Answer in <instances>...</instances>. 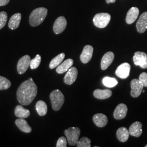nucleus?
Masks as SVG:
<instances>
[{
	"label": "nucleus",
	"instance_id": "obj_14",
	"mask_svg": "<svg viewBox=\"0 0 147 147\" xmlns=\"http://www.w3.org/2000/svg\"><path fill=\"white\" fill-rule=\"evenodd\" d=\"M127 112V106L124 104H120L117 106L116 109L113 112L114 118L117 120L122 119L126 117Z\"/></svg>",
	"mask_w": 147,
	"mask_h": 147
},
{
	"label": "nucleus",
	"instance_id": "obj_23",
	"mask_svg": "<svg viewBox=\"0 0 147 147\" xmlns=\"http://www.w3.org/2000/svg\"><path fill=\"white\" fill-rule=\"evenodd\" d=\"M129 132L125 127L119 128L116 133L117 139L121 142H125L127 141L129 137Z\"/></svg>",
	"mask_w": 147,
	"mask_h": 147
},
{
	"label": "nucleus",
	"instance_id": "obj_2",
	"mask_svg": "<svg viewBox=\"0 0 147 147\" xmlns=\"http://www.w3.org/2000/svg\"><path fill=\"white\" fill-rule=\"evenodd\" d=\"M47 9L40 7L32 11L29 18V23L32 27L39 26L44 21L47 15Z\"/></svg>",
	"mask_w": 147,
	"mask_h": 147
},
{
	"label": "nucleus",
	"instance_id": "obj_24",
	"mask_svg": "<svg viewBox=\"0 0 147 147\" xmlns=\"http://www.w3.org/2000/svg\"><path fill=\"white\" fill-rule=\"evenodd\" d=\"M14 113L16 116L20 118H26L30 115V111L24 108L21 105H17L16 106Z\"/></svg>",
	"mask_w": 147,
	"mask_h": 147
},
{
	"label": "nucleus",
	"instance_id": "obj_25",
	"mask_svg": "<svg viewBox=\"0 0 147 147\" xmlns=\"http://www.w3.org/2000/svg\"><path fill=\"white\" fill-rule=\"evenodd\" d=\"M36 109L37 113L39 116H44L47 115V104L42 100H39L36 105Z\"/></svg>",
	"mask_w": 147,
	"mask_h": 147
},
{
	"label": "nucleus",
	"instance_id": "obj_10",
	"mask_svg": "<svg viewBox=\"0 0 147 147\" xmlns=\"http://www.w3.org/2000/svg\"><path fill=\"white\" fill-rule=\"evenodd\" d=\"M130 69L131 66L129 63H123L116 69V75L121 79H126L129 76Z\"/></svg>",
	"mask_w": 147,
	"mask_h": 147
},
{
	"label": "nucleus",
	"instance_id": "obj_35",
	"mask_svg": "<svg viewBox=\"0 0 147 147\" xmlns=\"http://www.w3.org/2000/svg\"><path fill=\"white\" fill-rule=\"evenodd\" d=\"M116 0H106V2L107 3L110 4V3H113L116 2Z\"/></svg>",
	"mask_w": 147,
	"mask_h": 147
},
{
	"label": "nucleus",
	"instance_id": "obj_1",
	"mask_svg": "<svg viewBox=\"0 0 147 147\" xmlns=\"http://www.w3.org/2000/svg\"><path fill=\"white\" fill-rule=\"evenodd\" d=\"M38 88L33 79L30 78L22 82L16 92L17 100L21 105H30L34 100Z\"/></svg>",
	"mask_w": 147,
	"mask_h": 147
},
{
	"label": "nucleus",
	"instance_id": "obj_19",
	"mask_svg": "<svg viewBox=\"0 0 147 147\" xmlns=\"http://www.w3.org/2000/svg\"><path fill=\"white\" fill-rule=\"evenodd\" d=\"M73 64V59L71 58L68 59L64 61L63 63H61L57 67L56 71L57 73L59 74L64 73L72 67Z\"/></svg>",
	"mask_w": 147,
	"mask_h": 147
},
{
	"label": "nucleus",
	"instance_id": "obj_9",
	"mask_svg": "<svg viewBox=\"0 0 147 147\" xmlns=\"http://www.w3.org/2000/svg\"><path fill=\"white\" fill-rule=\"evenodd\" d=\"M67 25V21L64 16H59L55 20L53 26V30L55 34L62 33Z\"/></svg>",
	"mask_w": 147,
	"mask_h": 147
},
{
	"label": "nucleus",
	"instance_id": "obj_4",
	"mask_svg": "<svg viewBox=\"0 0 147 147\" xmlns=\"http://www.w3.org/2000/svg\"><path fill=\"white\" fill-rule=\"evenodd\" d=\"M80 132L81 130L78 127H70L64 130V134L70 146H74L77 144L79 141Z\"/></svg>",
	"mask_w": 147,
	"mask_h": 147
},
{
	"label": "nucleus",
	"instance_id": "obj_33",
	"mask_svg": "<svg viewBox=\"0 0 147 147\" xmlns=\"http://www.w3.org/2000/svg\"><path fill=\"white\" fill-rule=\"evenodd\" d=\"M139 80L142 82L144 87H147V73L143 72L139 76Z\"/></svg>",
	"mask_w": 147,
	"mask_h": 147
},
{
	"label": "nucleus",
	"instance_id": "obj_36",
	"mask_svg": "<svg viewBox=\"0 0 147 147\" xmlns=\"http://www.w3.org/2000/svg\"><path fill=\"white\" fill-rule=\"evenodd\" d=\"M145 147H147V144H146V146H145Z\"/></svg>",
	"mask_w": 147,
	"mask_h": 147
},
{
	"label": "nucleus",
	"instance_id": "obj_32",
	"mask_svg": "<svg viewBox=\"0 0 147 147\" xmlns=\"http://www.w3.org/2000/svg\"><path fill=\"white\" fill-rule=\"evenodd\" d=\"M67 144V141L64 137H61L58 141L56 144L57 147H66Z\"/></svg>",
	"mask_w": 147,
	"mask_h": 147
},
{
	"label": "nucleus",
	"instance_id": "obj_15",
	"mask_svg": "<svg viewBox=\"0 0 147 147\" xmlns=\"http://www.w3.org/2000/svg\"><path fill=\"white\" fill-rule=\"evenodd\" d=\"M115 58V55L112 52H107L106 53L101 61V68L102 70H105L113 62Z\"/></svg>",
	"mask_w": 147,
	"mask_h": 147
},
{
	"label": "nucleus",
	"instance_id": "obj_17",
	"mask_svg": "<svg viewBox=\"0 0 147 147\" xmlns=\"http://www.w3.org/2000/svg\"><path fill=\"white\" fill-rule=\"evenodd\" d=\"M129 132L132 136L138 137L142 135V124L141 122L135 121L130 126Z\"/></svg>",
	"mask_w": 147,
	"mask_h": 147
},
{
	"label": "nucleus",
	"instance_id": "obj_16",
	"mask_svg": "<svg viewBox=\"0 0 147 147\" xmlns=\"http://www.w3.org/2000/svg\"><path fill=\"white\" fill-rule=\"evenodd\" d=\"M140 13V11L137 7H132L127 13L126 22L127 24H133L136 20Z\"/></svg>",
	"mask_w": 147,
	"mask_h": 147
},
{
	"label": "nucleus",
	"instance_id": "obj_13",
	"mask_svg": "<svg viewBox=\"0 0 147 147\" xmlns=\"http://www.w3.org/2000/svg\"><path fill=\"white\" fill-rule=\"evenodd\" d=\"M93 53V47L89 45H86L80 55L81 61L84 64L89 62L92 58Z\"/></svg>",
	"mask_w": 147,
	"mask_h": 147
},
{
	"label": "nucleus",
	"instance_id": "obj_12",
	"mask_svg": "<svg viewBox=\"0 0 147 147\" xmlns=\"http://www.w3.org/2000/svg\"><path fill=\"white\" fill-rule=\"evenodd\" d=\"M137 31L140 33H143L147 30V12L143 13L137 22Z\"/></svg>",
	"mask_w": 147,
	"mask_h": 147
},
{
	"label": "nucleus",
	"instance_id": "obj_8",
	"mask_svg": "<svg viewBox=\"0 0 147 147\" xmlns=\"http://www.w3.org/2000/svg\"><path fill=\"white\" fill-rule=\"evenodd\" d=\"M31 57L29 55H25L22 57L18 61L17 64V71L19 74H23L26 71L30 66Z\"/></svg>",
	"mask_w": 147,
	"mask_h": 147
},
{
	"label": "nucleus",
	"instance_id": "obj_5",
	"mask_svg": "<svg viewBox=\"0 0 147 147\" xmlns=\"http://www.w3.org/2000/svg\"><path fill=\"white\" fill-rule=\"evenodd\" d=\"M111 20V16L107 13L96 14L93 18V23L96 27L103 28L108 25Z\"/></svg>",
	"mask_w": 147,
	"mask_h": 147
},
{
	"label": "nucleus",
	"instance_id": "obj_26",
	"mask_svg": "<svg viewBox=\"0 0 147 147\" xmlns=\"http://www.w3.org/2000/svg\"><path fill=\"white\" fill-rule=\"evenodd\" d=\"M65 58V53H61L59 54L56 57L53 58L49 64V68L51 69L57 67L58 65L62 63L64 58Z\"/></svg>",
	"mask_w": 147,
	"mask_h": 147
},
{
	"label": "nucleus",
	"instance_id": "obj_22",
	"mask_svg": "<svg viewBox=\"0 0 147 147\" xmlns=\"http://www.w3.org/2000/svg\"><path fill=\"white\" fill-rule=\"evenodd\" d=\"M16 124L21 131L26 133H30L32 131L31 126L28 125L27 121L24 118L18 119L16 121Z\"/></svg>",
	"mask_w": 147,
	"mask_h": 147
},
{
	"label": "nucleus",
	"instance_id": "obj_27",
	"mask_svg": "<svg viewBox=\"0 0 147 147\" xmlns=\"http://www.w3.org/2000/svg\"><path fill=\"white\" fill-rule=\"evenodd\" d=\"M102 84L108 88H112L118 84V81L115 78L106 76L102 80Z\"/></svg>",
	"mask_w": 147,
	"mask_h": 147
},
{
	"label": "nucleus",
	"instance_id": "obj_11",
	"mask_svg": "<svg viewBox=\"0 0 147 147\" xmlns=\"http://www.w3.org/2000/svg\"><path fill=\"white\" fill-rule=\"evenodd\" d=\"M78 75V71L75 67H72L67 71L64 78V82L65 84L71 85L76 81Z\"/></svg>",
	"mask_w": 147,
	"mask_h": 147
},
{
	"label": "nucleus",
	"instance_id": "obj_7",
	"mask_svg": "<svg viewBox=\"0 0 147 147\" xmlns=\"http://www.w3.org/2000/svg\"><path fill=\"white\" fill-rule=\"evenodd\" d=\"M131 92L130 94L133 98L138 97L142 93L144 86L139 79H133L130 83Z\"/></svg>",
	"mask_w": 147,
	"mask_h": 147
},
{
	"label": "nucleus",
	"instance_id": "obj_18",
	"mask_svg": "<svg viewBox=\"0 0 147 147\" xmlns=\"http://www.w3.org/2000/svg\"><path fill=\"white\" fill-rule=\"evenodd\" d=\"M93 121L95 124L99 127H104L108 123L107 116L102 113L95 114L93 117Z\"/></svg>",
	"mask_w": 147,
	"mask_h": 147
},
{
	"label": "nucleus",
	"instance_id": "obj_20",
	"mask_svg": "<svg viewBox=\"0 0 147 147\" xmlns=\"http://www.w3.org/2000/svg\"><path fill=\"white\" fill-rule=\"evenodd\" d=\"M21 20V14L19 13H17L11 16V19L8 22L9 28L12 30H16L18 28L19 25Z\"/></svg>",
	"mask_w": 147,
	"mask_h": 147
},
{
	"label": "nucleus",
	"instance_id": "obj_30",
	"mask_svg": "<svg viewBox=\"0 0 147 147\" xmlns=\"http://www.w3.org/2000/svg\"><path fill=\"white\" fill-rule=\"evenodd\" d=\"M41 62V56L39 55H37L35 58L31 60L30 68L31 69H35L37 68Z\"/></svg>",
	"mask_w": 147,
	"mask_h": 147
},
{
	"label": "nucleus",
	"instance_id": "obj_21",
	"mask_svg": "<svg viewBox=\"0 0 147 147\" xmlns=\"http://www.w3.org/2000/svg\"><path fill=\"white\" fill-rule=\"evenodd\" d=\"M112 94V91L110 89H97L95 90L93 93V95L96 99L103 100L109 98Z\"/></svg>",
	"mask_w": 147,
	"mask_h": 147
},
{
	"label": "nucleus",
	"instance_id": "obj_3",
	"mask_svg": "<svg viewBox=\"0 0 147 147\" xmlns=\"http://www.w3.org/2000/svg\"><path fill=\"white\" fill-rule=\"evenodd\" d=\"M50 99L53 110L56 111L62 108L65 100L63 93L58 89L53 90L50 94Z\"/></svg>",
	"mask_w": 147,
	"mask_h": 147
},
{
	"label": "nucleus",
	"instance_id": "obj_34",
	"mask_svg": "<svg viewBox=\"0 0 147 147\" xmlns=\"http://www.w3.org/2000/svg\"><path fill=\"white\" fill-rule=\"evenodd\" d=\"M10 0H0V6H4L9 2Z\"/></svg>",
	"mask_w": 147,
	"mask_h": 147
},
{
	"label": "nucleus",
	"instance_id": "obj_29",
	"mask_svg": "<svg viewBox=\"0 0 147 147\" xmlns=\"http://www.w3.org/2000/svg\"><path fill=\"white\" fill-rule=\"evenodd\" d=\"M11 86V81L9 80L0 76V90L8 89Z\"/></svg>",
	"mask_w": 147,
	"mask_h": 147
},
{
	"label": "nucleus",
	"instance_id": "obj_28",
	"mask_svg": "<svg viewBox=\"0 0 147 147\" xmlns=\"http://www.w3.org/2000/svg\"><path fill=\"white\" fill-rule=\"evenodd\" d=\"M91 141L89 138L87 137H83L81 138L77 143L76 147H90Z\"/></svg>",
	"mask_w": 147,
	"mask_h": 147
},
{
	"label": "nucleus",
	"instance_id": "obj_6",
	"mask_svg": "<svg viewBox=\"0 0 147 147\" xmlns=\"http://www.w3.org/2000/svg\"><path fill=\"white\" fill-rule=\"evenodd\" d=\"M133 61L136 66H140L141 68H147V55L144 52L137 51L134 53Z\"/></svg>",
	"mask_w": 147,
	"mask_h": 147
},
{
	"label": "nucleus",
	"instance_id": "obj_31",
	"mask_svg": "<svg viewBox=\"0 0 147 147\" xmlns=\"http://www.w3.org/2000/svg\"><path fill=\"white\" fill-rule=\"evenodd\" d=\"M8 19V15L5 11L0 12V30L5 26Z\"/></svg>",
	"mask_w": 147,
	"mask_h": 147
}]
</instances>
